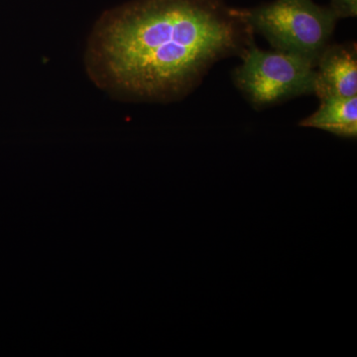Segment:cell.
Masks as SVG:
<instances>
[{
  "label": "cell",
  "instance_id": "obj_1",
  "mask_svg": "<svg viewBox=\"0 0 357 357\" xmlns=\"http://www.w3.org/2000/svg\"><path fill=\"white\" fill-rule=\"evenodd\" d=\"M253 33L218 0H142L89 35V77L110 95L145 102L187 96L220 59L241 55Z\"/></svg>",
  "mask_w": 357,
  "mask_h": 357
},
{
  "label": "cell",
  "instance_id": "obj_2",
  "mask_svg": "<svg viewBox=\"0 0 357 357\" xmlns=\"http://www.w3.org/2000/svg\"><path fill=\"white\" fill-rule=\"evenodd\" d=\"M253 33L276 51L292 54L316 67L338 20L331 7L312 0H276L250 9H236Z\"/></svg>",
  "mask_w": 357,
  "mask_h": 357
},
{
  "label": "cell",
  "instance_id": "obj_3",
  "mask_svg": "<svg viewBox=\"0 0 357 357\" xmlns=\"http://www.w3.org/2000/svg\"><path fill=\"white\" fill-rule=\"evenodd\" d=\"M243 58V64L234 70V81L257 109L314 93L316 67L304 59L264 51L255 44Z\"/></svg>",
  "mask_w": 357,
  "mask_h": 357
},
{
  "label": "cell",
  "instance_id": "obj_4",
  "mask_svg": "<svg viewBox=\"0 0 357 357\" xmlns=\"http://www.w3.org/2000/svg\"><path fill=\"white\" fill-rule=\"evenodd\" d=\"M314 93L319 100L328 96H357V48L356 43L326 47L316 65Z\"/></svg>",
  "mask_w": 357,
  "mask_h": 357
},
{
  "label": "cell",
  "instance_id": "obj_5",
  "mask_svg": "<svg viewBox=\"0 0 357 357\" xmlns=\"http://www.w3.org/2000/svg\"><path fill=\"white\" fill-rule=\"evenodd\" d=\"M319 109L303 119V128L321 129L342 138L357 137V96L351 98L328 96L319 100Z\"/></svg>",
  "mask_w": 357,
  "mask_h": 357
},
{
  "label": "cell",
  "instance_id": "obj_6",
  "mask_svg": "<svg viewBox=\"0 0 357 357\" xmlns=\"http://www.w3.org/2000/svg\"><path fill=\"white\" fill-rule=\"evenodd\" d=\"M330 7L338 20L356 17L357 0H332Z\"/></svg>",
  "mask_w": 357,
  "mask_h": 357
}]
</instances>
